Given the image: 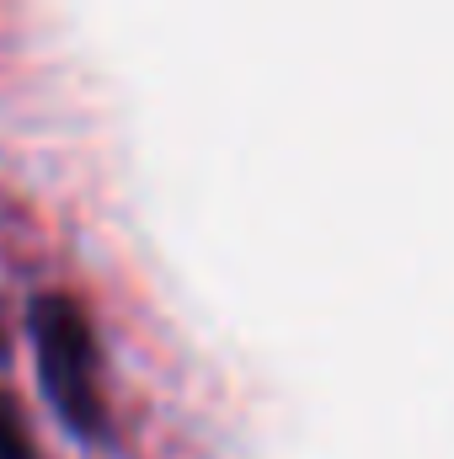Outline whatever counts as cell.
Returning a JSON list of instances; mask_svg holds the SVG:
<instances>
[{"instance_id":"cell-1","label":"cell","mask_w":454,"mask_h":459,"mask_svg":"<svg viewBox=\"0 0 454 459\" xmlns=\"http://www.w3.org/2000/svg\"><path fill=\"white\" fill-rule=\"evenodd\" d=\"M27 332L38 352V379L48 406L65 417L70 433L97 438L102 433V390H97V342L75 299L38 294L27 310Z\"/></svg>"},{"instance_id":"cell-2","label":"cell","mask_w":454,"mask_h":459,"mask_svg":"<svg viewBox=\"0 0 454 459\" xmlns=\"http://www.w3.org/2000/svg\"><path fill=\"white\" fill-rule=\"evenodd\" d=\"M0 459H38L32 438L22 433V417H16L11 395H0Z\"/></svg>"}]
</instances>
